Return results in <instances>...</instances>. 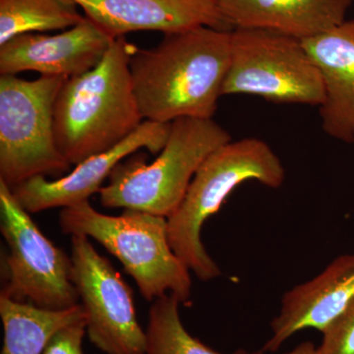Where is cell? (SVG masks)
<instances>
[{
    "label": "cell",
    "instance_id": "6da1fadb",
    "mask_svg": "<svg viewBox=\"0 0 354 354\" xmlns=\"http://www.w3.org/2000/svg\"><path fill=\"white\" fill-rule=\"evenodd\" d=\"M232 53V31L192 28L165 34L130 59L133 87L146 120L213 118L223 95Z\"/></svg>",
    "mask_w": 354,
    "mask_h": 354
},
{
    "label": "cell",
    "instance_id": "7a4b0ae2",
    "mask_svg": "<svg viewBox=\"0 0 354 354\" xmlns=\"http://www.w3.org/2000/svg\"><path fill=\"white\" fill-rule=\"evenodd\" d=\"M136 48L114 39L99 64L66 79L55 104L58 150L71 165L106 152L143 122L130 73Z\"/></svg>",
    "mask_w": 354,
    "mask_h": 354
},
{
    "label": "cell",
    "instance_id": "3957f363",
    "mask_svg": "<svg viewBox=\"0 0 354 354\" xmlns=\"http://www.w3.org/2000/svg\"><path fill=\"white\" fill-rule=\"evenodd\" d=\"M285 167L263 140L245 138L218 147L199 167L178 209L167 218L172 250L198 279L218 278L221 270L201 239L205 221L220 209L227 198L248 180L279 188Z\"/></svg>",
    "mask_w": 354,
    "mask_h": 354
},
{
    "label": "cell",
    "instance_id": "277c9868",
    "mask_svg": "<svg viewBox=\"0 0 354 354\" xmlns=\"http://www.w3.org/2000/svg\"><path fill=\"white\" fill-rule=\"evenodd\" d=\"M58 223L64 234L99 242L120 261L148 301L165 295L180 304L189 300L190 270L172 250L165 216L132 209L104 215L85 201L62 208Z\"/></svg>",
    "mask_w": 354,
    "mask_h": 354
},
{
    "label": "cell",
    "instance_id": "5b68a950",
    "mask_svg": "<svg viewBox=\"0 0 354 354\" xmlns=\"http://www.w3.org/2000/svg\"><path fill=\"white\" fill-rule=\"evenodd\" d=\"M230 141V133L213 118H177L152 164L139 153L114 167L108 185L99 191L100 202L104 208L139 209L167 218L180 206L204 160Z\"/></svg>",
    "mask_w": 354,
    "mask_h": 354
},
{
    "label": "cell",
    "instance_id": "8992f818",
    "mask_svg": "<svg viewBox=\"0 0 354 354\" xmlns=\"http://www.w3.org/2000/svg\"><path fill=\"white\" fill-rule=\"evenodd\" d=\"M65 81L0 77V180L9 187L69 171L55 134V104Z\"/></svg>",
    "mask_w": 354,
    "mask_h": 354
},
{
    "label": "cell",
    "instance_id": "52a82bcc",
    "mask_svg": "<svg viewBox=\"0 0 354 354\" xmlns=\"http://www.w3.org/2000/svg\"><path fill=\"white\" fill-rule=\"evenodd\" d=\"M239 94L320 106L325 88L302 41L268 30L235 28L223 95Z\"/></svg>",
    "mask_w": 354,
    "mask_h": 354
},
{
    "label": "cell",
    "instance_id": "ba28073f",
    "mask_svg": "<svg viewBox=\"0 0 354 354\" xmlns=\"http://www.w3.org/2000/svg\"><path fill=\"white\" fill-rule=\"evenodd\" d=\"M0 230L8 246L2 261L3 288L0 297L48 310L79 304L73 263L41 232L31 216L0 180Z\"/></svg>",
    "mask_w": 354,
    "mask_h": 354
},
{
    "label": "cell",
    "instance_id": "9c48e42d",
    "mask_svg": "<svg viewBox=\"0 0 354 354\" xmlns=\"http://www.w3.org/2000/svg\"><path fill=\"white\" fill-rule=\"evenodd\" d=\"M72 281L87 319L90 342L106 354H146V330L131 288L86 236L71 237Z\"/></svg>",
    "mask_w": 354,
    "mask_h": 354
},
{
    "label": "cell",
    "instance_id": "30bf717a",
    "mask_svg": "<svg viewBox=\"0 0 354 354\" xmlns=\"http://www.w3.org/2000/svg\"><path fill=\"white\" fill-rule=\"evenodd\" d=\"M171 123L145 120L132 134L111 150L86 158L75 169L57 180L36 176L11 188L15 199L29 214L66 208L99 193L102 184L123 160L146 149L152 153L164 149Z\"/></svg>",
    "mask_w": 354,
    "mask_h": 354
},
{
    "label": "cell",
    "instance_id": "8fae6325",
    "mask_svg": "<svg viewBox=\"0 0 354 354\" xmlns=\"http://www.w3.org/2000/svg\"><path fill=\"white\" fill-rule=\"evenodd\" d=\"M114 39L86 16L57 35H18L0 44V74L34 71L65 79L82 75L101 62Z\"/></svg>",
    "mask_w": 354,
    "mask_h": 354
},
{
    "label": "cell",
    "instance_id": "7c38bea8",
    "mask_svg": "<svg viewBox=\"0 0 354 354\" xmlns=\"http://www.w3.org/2000/svg\"><path fill=\"white\" fill-rule=\"evenodd\" d=\"M86 17L111 38L128 32L157 31L171 34L209 27L234 28L221 14L216 0H74Z\"/></svg>",
    "mask_w": 354,
    "mask_h": 354
},
{
    "label": "cell",
    "instance_id": "4fadbf2b",
    "mask_svg": "<svg viewBox=\"0 0 354 354\" xmlns=\"http://www.w3.org/2000/svg\"><path fill=\"white\" fill-rule=\"evenodd\" d=\"M354 300V255L333 261L320 274L288 291L271 324L272 335L263 348L274 353L295 333L308 328L324 332Z\"/></svg>",
    "mask_w": 354,
    "mask_h": 354
},
{
    "label": "cell",
    "instance_id": "5bb4252c",
    "mask_svg": "<svg viewBox=\"0 0 354 354\" xmlns=\"http://www.w3.org/2000/svg\"><path fill=\"white\" fill-rule=\"evenodd\" d=\"M322 76L321 124L332 138L354 142V19L302 41Z\"/></svg>",
    "mask_w": 354,
    "mask_h": 354
},
{
    "label": "cell",
    "instance_id": "9a60e30c",
    "mask_svg": "<svg viewBox=\"0 0 354 354\" xmlns=\"http://www.w3.org/2000/svg\"><path fill=\"white\" fill-rule=\"evenodd\" d=\"M232 28L274 31L304 41L346 21L353 0H216Z\"/></svg>",
    "mask_w": 354,
    "mask_h": 354
},
{
    "label": "cell",
    "instance_id": "2e32d148",
    "mask_svg": "<svg viewBox=\"0 0 354 354\" xmlns=\"http://www.w3.org/2000/svg\"><path fill=\"white\" fill-rule=\"evenodd\" d=\"M0 318L4 333L1 354H43L58 330L86 319V314L81 304L48 310L0 297Z\"/></svg>",
    "mask_w": 354,
    "mask_h": 354
},
{
    "label": "cell",
    "instance_id": "e0dca14e",
    "mask_svg": "<svg viewBox=\"0 0 354 354\" xmlns=\"http://www.w3.org/2000/svg\"><path fill=\"white\" fill-rule=\"evenodd\" d=\"M83 18L74 0H0V44L26 32L64 31Z\"/></svg>",
    "mask_w": 354,
    "mask_h": 354
},
{
    "label": "cell",
    "instance_id": "ac0fdd59",
    "mask_svg": "<svg viewBox=\"0 0 354 354\" xmlns=\"http://www.w3.org/2000/svg\"><path fill=\"white\" fill-rule=\"evenodd\" d=\"M179 304L180 301L172 295L153 300L146 329V354H221L185 329ZM234 354H265V351L249 353L239 349Z\"/></svg>",
    "mask_w": 354,
    "mask_h": 354
},
{
    "label": "cell",
    "instance_id": "d6986e66",
    "mask_svg": "<svg viewBox=\"0 0 354 354\" xmlns=\"http://www.w3.org/2000/svg\"><path fill=\"white\" fill-rule=\"evenodd\" d=\"M321 354H354V300L323 332Z\"/></svg>",
    "mask_w": 354,
    "mask_h": 354
},
{
    "label": "cell",
    "instance_id": "ffe728a7",
    "mask_svg": "<svg viewBox=\"0 0 354 354\" xmlns=\"http://www.w3.org/2000/svg\"><path fill=\"white\" fill-rule=\"evenodd\" d=\"M86 334L87 319L69 324L51 337L43 354H84L83 341Z\"/></svg>",
    "mask_w": 354,
    "mask_h": 354
},
{
    "label": "cell",
    "instance_id": "44dd1931",
    "mask_svg": "<svg viewBox=\"0 0 354 354\" xmlns=\"http://www.w3.org/2000/svg\"><path fill=\"white\" fill-rule=\"evenodd\" d=\"M286 354H321L315 344L310 342H305L293 348L290 353Z\"/></svg>",
    "mask_w": 354,
    "mask_h": 354
}]
</instances>
